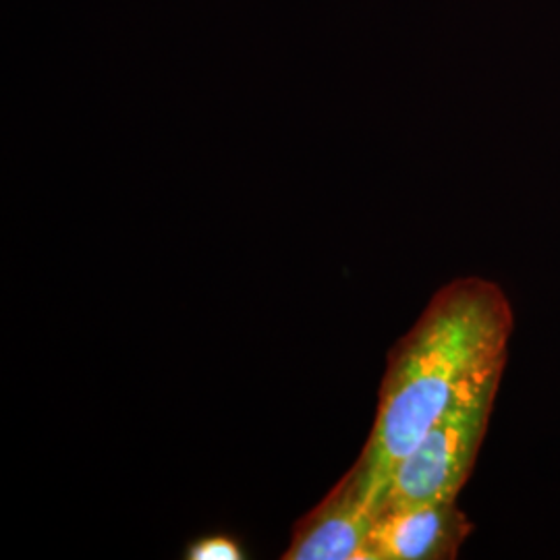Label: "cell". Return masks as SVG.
Masks as SVG:
<instances>
[{
  "mask_svg": "<svg viewBox=\"0 0 560 560\" xmlns=\"http://www.w3.org/2000/svg\"><path fill=\"white\" fill-rule=\"evenodd\" d=\"M378 504L349 471L293 529L284 560H361Z\"/></svg>",
  "mask_w": 560,
  "mask_h": 560,
  "instance_id": "cell-4",
  "label": "cell"
},
{
  "mask_svg": "<svg viewBox=\"0 0 560 560\" xmlns=\"http://www.w3.org/2000/svg\"><path fill=\"white\" fill-rule=\"evenodd\" d=\"M474 529L457 501L388 506L376 513L361 560L457 559Z\"/></svg>",
  "mask_w": 560,
  "mask_h": 560,
  "instance_id": "cell-3",
  "label": "cell"
},
{
  "mask_svg": "<svg viewBox=\"0 0 560 560\" xmlns=\"http://www.w3.org/2000/svg\"><path fill=\"white\" fill-rule=\"evenodd\" d=\"M187 559L191 560H240L243 559L240 544L229 536H208L189 546Z\"/></svg>",
  "mask_w": 560,
  "mask_h": 560,
  "instance_id": "cell-5",
  "label": "cell"
},
{
  "mask_svg": "<svg viewBox=\"0 0 560 560\" xmlns=\"http://www.w3.org/2000/svg\"><path fill=\"white\" fill-rule=\"evenodd\" d=\"M513 307L480 277L444 284L393 347L370 439L349 474L381 504L384 481L442 418L501 386Z\"/></svg>",
  "mask_w": 560,
  "mask_h": 560,
  "instance_id": "cell-1",
  "label": "cell"
},
{
  "mask_svg": "<svg viewBox=\"0 0 560 560\" xmlns=\"http://www.w3.org/2000/svg\"><path fill=\"white\" fill-rule=\"evenodd\" d=\"M497 395L499 388L486 390L434 423L388 474L378 511L457 501L476 467Z\"/></svg>",
  "mask_w": 560,
  "mask_h": 560,
  "instance_id": "cell-2",
  "label": "cell"
}]
</instances>
